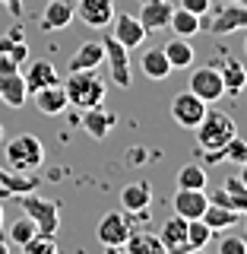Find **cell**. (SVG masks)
<instances>
[{"label": "cell", "mask_w": 247, "mask_h": 254, "mask_svg": "<svg viewBox=\"0 0 247 254\" xmlns=\"http://www.w3.org/2000/svg\"><path fill=\"white\" fill-rule=\"evenodd\" d=\"M22 251H26V254H54V251H57V242H54V235L35 232L26 245H22Z\"/></svg>", "instance_id": "obj_35"}, {"label": "cell", "mask_w": 247, "mask_h": 254, "mask_svg": "<svg viewBox=\"0 0 247 254\" xmlns=\"http://www.w3.org/2000/svg\"><path fill=\"white\" fill-rule=\"evenodd\" d=\"M244 216H247V213H244ZM244 226H247V219H244ZM244 238H247V229H244Z\"/></svg>", "instance_id": "obj_43"}, {"label": "cell", "mask_w": 247, "mask_h": 254, "mask_svg": "<svg viewBox=\"0 0 247 254\" xmlns=\"http://www.w3.org/2000/svg\"><path fill=\"white\" fill-rule=\"evenodd\" d=\"M181 6L190 10V13H197V16H206L209 6H212V0H181Z\"/></svg>", "instance_id": "obj_37"}, {"label": "cell", "mask_w": 247, "mask_h": 254, "mask_svg": "<svg viewBox=\"0 0 247 254\" xmlns=\"http://www.w3.org/2000/svg\"><path fill=\"white\" fill-rule=\"evenodd\" d=\"M6 73H19V64L10 54H0V76H6Z\"/></svg>", "instance_id": "obj_38"}, {"label": "cell", "mask_w": 247, "mask_h": 254, "mask_svg": "<svg viewBox=\"0 0 247 254\" xmlns=\"http://www.w3.org/2000/svg\"><path fill=\"white\" fill-rule=\"evenodd\" d=\"M244 70H247V67H244Z\"/></svg>", "instance_id": "obj_47"}, {"label": "cell", "mask_w": 247, "mask_h": 254, "mask_svg": "<svg viewBox=\"0 0 247 254\" xmlns=\"http://www.w3.org/2000/svg\"><path fill=\"white\" fill-rule=\"evenodd\" d=\"M124 251L127 254H165L158 235L143 232V229H140V232H137V229H130V235H127V242H124Z\"/></svg>", "instance_id": "obj_28"}, {"label": "cell", "mask_w": 247, "mask_h": 254, "mask_svg": "<svg viewBox=\"0 0 247 254\" xmlns=\"http://www.w3.org/2000/svg\"><path fill=\"white\" fill-rule=\"evenodd\" d=\"M130 229H133V226H130V219H127L124 213L111 210V213H105V216H101L99 229H95V235H99V242L105 245L108 251H117V248H124Z\"/></svg>", "instance_id": "obj_8"}, {"label": "cell", "mask_w": 247, "mask_h": 254, "mask_svg": "<svg viewBox=\"0 0 247 254\" xmlns=\"http://www.w3.org/2000/svg\"><path fill=\"white\" fill-rule=\"evenodd\" d=\"M174 6L168 0H140V22L146 26V32H162L168 29Z\"/></svg>", "instance_id": "obj_16"}, {"label": "cell", "mask_w": 247, "mask_h": 254, "mask_svg": "<svg viewBox=\"0 0 247 254\" xmlns=\"http://www.w3.org/2000/svg\"><path fill=\"white\" fill-rule=\"evenodd\" d=\"M140 70L149 79H155V83L171 76V64H168V58H165L162 48H146V51L140 54Z\"/></svg>", "instance_id": "obj_23"}, {"label": "cell", "mask_w": 247, "mask_h": 254, "mask_svg": "<svg viewBox=\"0 0 247 254\" xmlns=\"http://www.w3.org/2000/svg\"><path fill=\"white\" fill-rule=\"evenodd\" d=\"M73 16H76V6L70 3V0H48V6L42 13V29L45 32H60L73 22Z\"/></svg>", "instance_id": "obj_18"}, {"label": "cell", "mask_w": 247, "mask_h": 254, "mask_svg": "<svg viewBox=\"0 0 247 254\" xmlns=\"http://www.w3.org/2000/svg\"><path fill=\"white\" fill-rule=\"evenodd\" d=\"M101 61H105V48H101V42H83L73 51L67 70H99Z\"/></svg>", "instance_id": "obj_22"}, {"label": "cell", "mask_w": 247, "mask_h": 254, "mask_svg": "<svg viewBox=\"0 0 247 254\" xmlns=\"http://www.w3.org/2000/svg\"><path fill=\"white\" fill-rule=\"evenodd\" d=\"M158 242H162L165 251L171 254H184L187 251V219L184 216H168L162 222V229H158Z\"/></svg>", "instance_id": "obj_14"}, {"label": "cell", "mask_w": 247, "mask_h": 254, "mask_svg": "<svg viewBox=\"0 0 247 254\" xmlns=\"http://www.w3.org/2000/svg\"><path fill=\"white\" fill-rule=\"evenodd\" d=\"M22 79H26V89H29V95H32V92L45 89V86L60 83V73H57V67H54L51 61H32Z\"/></svg>", "instance_id": "obj_19"}, {"label": "cell", "mask_w": 247, "mask_h": 254, "mask_svg": "<svg viewBox=\"0 0 247 254\" xmlns=\"http://www.w3.org/2000/svg\"><path fill=\"white\" fill-rule=\"evenodd\" d=\"M3 156L13 172H38L45 165V143L35 133H19L6 143Z\"/></svg>", "instance_id": "obj_3"}, {"label": "cell", "mask_w": 247, "mask_h": 254, "mask_svg": "<svg viewBox=\"0 0 247 254\" xmlns=\"http://www.w3.org/2000/svg\"><path fill=\"white\" fill-rule=\"evenodd\" d=\"M6 251H13V245H10V238L0 235V254H6Z\"/></svg>", "instance_id": "obj_40"}, {"label": "cell", "mask_w": 247, "mask_h": 254, "mask_svg": "<svg viewBox=\"0 0 247 254\" xmlns=\"http://www.w3.org/2000/svg\"><path fill=\"white\" fill-rule=\"evenodd\" d=\"M200 219L212 229V235H216V232H225V229H232L235 222H241V213L228 210V206H219V203H209V206L203 210Z\"/></svg>", "instance_id": "obj_27"}, {"label": "cell", "mask_w": 247, "mask_h": 254, "mask_svg": "<svg viewBox=\"0 0 247 254\" xmlns=\"http://www.w3.org/2000/svg\"><path fill=\"white\" fill-rule=\"evenodd\" d=\"M146 35H149V32H146V26H143L137 16L121 13V16L114 19V35H111V38H114V42H121V45L127 48V51L140 48L143 42H146Z\"/></svg>", "instance_id": "obj_13"}, {"label": "cell", "mask_w": 247, "mask_h": 254, "mask_svg": "<svg viewBox=\"0 0 247 254\" xmlns=\"http://www.w3.org/2000/svg\"><path fill=\"white\" fill-rule=\"evenodd\" d=\"M162 51H165V58H168L171 70H187L190 64H194V58H197V51H194V45H190V38H181V35H174L171 42L162 48Z\"/></svg>", "instance_id": "obj_24"}, {"label": "cell", "mask_w": 247, "mask_h": 254, "mask_svg": "<svg viewBox=\"0 0 247 254\" xmlns=\"http://www.w3.org/2000/svg\"><path fill=\"white\" fill-rule=\"evenodd\" d=\"M178 188H206V169L197 162H187L178 169Z\"/></svg>", "instance_id": "obj_32"}, {"label": "cell", "mask_w": 247, "mask_h": 254, "mask_svg": "<svg viewBox=\"0 0 247 254\" xmlns=\"http://www.w3.org/2000/svg\"><path fill=\"white\" fill-rule=\"evenodd\" d=\"M35 95V105L42 115H63V111L70 108L67 102V92H63V83H54V86H45V89L32 92Z\"/></svg>", "instance_id": "obj_20"}, {"label": "cell", "mask_w": 247, "mask_h": 254, "mask_svg": "<svg viewBox=\"0 0 247 254\" xmlns=\"http://www.w3.org/2000/svg\"><path fill=\"white\" fill-rule=\"evenodd\" d=\"M168 29L174 32V35H181V38H194L197 32L203 29V16H197V13L184 10V6H178V10H171Z\"/></svg>", "instance_id": "obj_26"}, {"label": "cell", "mask_w": 247, "mask_h": 254, "mask_svg": "<svg viewBox=\"0 0 247 254\" xmlns=\"http://www.w3.org/2000/svg\"><path fill=\"white\" fill-rule=\"evenodd\" d=\"M0 3L10 10V16H22V0H0Z\"/></svg>", "instance_id": "obj_39"}, {"label": "cell", "mask_w": 247, "mask_h": 254, "mask_svg": "<svg viewBox=\"0 0 247 254\" xmlns=\"http://www.w3.org/2000/svg\"><path fill=\"white\" fill-rule=\"evenodd\" d=\"M206 108H209V105H206L200 95H194L190 89L178 92V95L171 99V118H174V124L184 127V130H194V127L203 121Z\"/></svg>", "instance_id": "obj_7"}, {"label": "cell", "mask_w": 247, "mask_h": 254, "mask_svg": "<svg viewBox=\"0 0 247 254\" xmlns=\"http://www.w3.org/2000/svg\"><path fill=\"white\" fill-rule=\"evenodd\" d=\"M105 79H101L95 70H67V79H63V92H67L70 108H95L105 102Z\"/></svg>", "instance_id": "obj_1"}, {"label": "cell", "mask_w": 247, "mask_h": 254, "mask_svg": "<svg viewBox=\"0 0 247 254\" xmlns=\"http://www.w3.org/2000/svg\"><path fill=\"white\" fill-rule=\"evenodd\" d=\"M203 29L212 32V35H232V32L247 29V3H238V0H222V3L203 16Z\"/></svg>", "instance_id": "obj_5"}, {"label": "cell", "mask_w": 247, "mask_h": 254, "mask_svg": "<svg viewBox=\"0 0 247 254\" xmlns=\"http://www.w3.org/2000/svg\"><path fill=\"white\" fill-rule=\"evenodd\" d=\"M42 178L35 172H13V169H0V197H16V194H29L38 190Z\"/></svg>", "instance_id": "obj_15"}, {"label": "cell", "mask_w": 247, "mask_h": 254, "mask_svg": "<svg viewBox=\"0 0 247 254\" xmlns=\"http://www.w3.org/2000/svg\"><path fill=\"white\" fill-rule=\"evenodd\" d=\"M194 130H197V143H200L206 153H216V149H222L238 133V124L232 121V115H225V111L206 108L203 121L197 124Z\"/></svg>", "instance_id": "obj_2"}, {"label": "cell", "mask_w": 247, "mask_h": 254, "mask_svg": "<svg viewBox=\"0 0 247 254\" xmlns=\"http://www.w3.org/2000/svg\"><path fill=\"white\" fill-rule=\"evenodd\" d=\"M0 54H10L16 64H22V61L29 58V45H26V38H22V29L19 26L10 29L3 38H0Z\"/></svg>", "instance_id": "obj_29"}, {"label": "cell", "mask_w": 247, "mask_h": 254, "mask_svg": "<svg viewBox=\"0 0 247 254\" xmlns=\"http://www.w3.org/2000/svg\"><path fill=\"white\" fill-rule=\"evenodd\" d=\"M35 232H38V226H35V222H32V219L26 216V213H22V216H19V219H16L13 226H10V235H6V238H10V245L22 248V245H26V242H29V238L35 235Z\"/></svg>", "instance_id": "obj_33"}, {"label": "cell", "mask_w": 247, "mask_h": 254, "mask_svg": "<svg viewBox=\"0 0 247 254\" xmlns=\"http://www.w3.org/2000/svg\"><path fill=\"white\" fill-rule=\"evenodd\" d=\"M0 140H3V124H0Z\"/></svg>", "instance_id": "obj_44"}, {"label": "cell", "mask_w": 247, "mask_h": 254, "mask_svg": "<svg viewBox=\"0 0 247 254\" xmlns=\"http://www.w3.org/2000/svg\"><path fill=\"white\" fill-rule=\"evenodd\" d=\"M212 242V229L203 219H187V251H200Z\"/></svg>", "instance_id": "obj_30"}, {"label": "cell", "mask_w": 247, "mask_h": 254, "mask_svg": "<svg viewBox=\"0 0 247 254\" xmlns=\"http://www.w3.org/2000/svg\"><path fill=\"white\" fill-rule=\"evenodd\" d=\"M247 159V140L244 137H235L225 143V146H222V162H235V165H241Z\"/></svg>", "instance_id": "obj_34"}, {"label": "cell", "mask_w": 247, "mask_h": 254, "mask_svg": "<svg viewBox=\"0 0 247 254\" xmlns=\"http://www.w3.org/2000/svg\"><path fill=\"white\" fill-rule=\"evenodd\" d=\"M114 124H117V118L111 115V111H105L101 105L86 108L83 115H79V127H83V130L89 133V137H95V140H105Z\"/></svg>", "instance_id": "obj_17"}, {"label": "cell", "mask_w": 247, "mask_h": 254, "mask_svg": "<svg viewBox=\"0 0 247 254\" xmlns=\"http://www.w3.org/2000/svg\"><path fill=\"white\" fill-rule=\"evenodd\" d=\"M238 3H247V0H238Z\"/></svg>", "instance_id": "obj_46"}, {"label": "cell", "mask_w": 247, "mask_h": 254, "mask_svg": "<svg viewBox=\"0 0 247 254\" xmlns=\"http://www.w3.org/2000/svg\"><path fill=\"white\" fill-rule=\"evenodd\" d=\"M171 206L178 216L184 219H200L203 210L209 206V197H206V188H178L171 197Z\"/></svg>", "instance_id": "obj_10"}, {"label": "cell", "mask_w": 247, "mask_h": 254, "mask_svg": "<svg viewBox=\"0 0 247 254\" xmlns=\"http://www.w3.org/2000/svg\"><path fill=\"white\" fill-rule=\"evenodd\" d=\"M76 16L92 29H105L114 19V0H76Z\"/></svg>", "instance_id": "obj_12"}, {"label": "cell", "mask_w": 247, "mask_h": 254, "mask_svg": "<svg viewBox=\"0 0 247 254\" xmlns=\"http://www.w3.org/2000/svg\"><path fill=\"white\" fill-rule=\"evenodd\" d=\"M244 51H247V38H244Z\"/></svg>", "instance_id": "obj_45"}, {"label": "cell", "mask_w": 247, "mask_h": 254, "mask_svg": "<svg viewBox=\"0 0 247 254\" xmlns=\"http://www.w3.org/2000/svg\"><path fill=\"white\" fill-rule=\"evenodd\" d=\"M121 206L133 216H149V206H152V185L146 178H137L130 185H124L121 190Z\"/></svg>", "instance_id": "obj_11"}, {"label": "cell", "mask_w": 247, "mask_h": 254, "mask_svg": "<svg viewBox=\"0 0 247 254\" xmlns=\"http://www.w3.org/2000/svg\"><path fill=\"white\" fill-rule=\"evenodd\" d=\"M0 226H3V206H0Z\"/></svg>", "instance_id": "obj_42"}, {"label": "cell", "mask_w": 247, "mask_h": 254, "mask_svg": "<svg viewBox=\"0 0 247 254\" xmlns=\"http://www.w3.org/2000/svg\"><path fill=\"white\" fill-rule=\"evenodd\" d=\"M219 73H222V86H225V95H241L247 86V70L241 67V61L225 58L219 64Z\"/></svg>", "instance_id": "obj_25"}, {"label": "cell", "mask_w": 247, "mask_h": 254, "mask_svg": "<svg viewBox=\"0 0 247 254\" xmlns=\"http://www.w3.org/2000/svg\"><path fill=\"white\" fill-rule=\"evenodd\" d=\"M187 89L194 95H200L206 105H209V102H219L222 95H225L219 67H216V64H203V67H197L194 73H190V79H187Z\"/></svg>", "instance_id": "obj_6"}, {"label": "cell", "mask_w": 247, "mask_h": 254, "mask_svg": "<svg viewBox=\"0 0 247 254\" xmlns=\"http://www.w3.org/2000/svg\"><path fill=\"white\" fill-rule=\"evenodd\" d=\"M101 48H105V61L111 67V79H114V86L127 89V86L133 83V76H130V51H127L121 42H114L111 35L101 38Z\"/></svg>", "instance_id": "obj_9"}, {"label": "cell", "mask_w": 247, "mask_h": 254, "mask_svg": "<svg viewBox=\"0 0 247 254\" xmlns=\"http://www.w3.org/2000/svg\"><path fill=\"white\" fill-rule=\"evenodd\" d=\"M238 178H241L244 185H247V159H244V162H241V175H238Z\"/></svg>", "instance_id": "obj_41"}, {"label": "cell", "mask_w": 247, "mask_h": 254, "mask_svg": "<svg viewBox=\"0 0 247 254\" xmlns=\"http://www.w3.org/2000/svg\"><path fill=\"white\" fill-rule=\"evenodd\" d=\"M228 190V206H232L235 213H247V185L238 175H228L225 178V185H222Z\"/></svg>", "instance_id": "obj_31"}, {"label": "cell", "mask_w": 247, "mask_h": 254, "mask_svg": "<svg viewBox=\"0 0 247 254\" xmlns=\"http://www.w3.org/2000/svg\"><path fill=\"white\" fill-rule=\"evenodd\" d=\"M29 99V89H26V79L22 73H6L0 76V102L10 108H22Z\"/></svg>", "instance_id": "obj_21"}, {"label": "cell", "mask_w": 247, "mask_h": 254, "mask_svg": "<svg viewBox=\"0 0 247 254\" xmlns=\"http://www.w3.org/2000/svg\"><path fill=\"white\" fill-rule=\"evenodd\" d=\"M219 254H247V238L244 235H225V238H219Z\"/></svg>", "instance_id": "obj_36"}, {"label": "cell", "mask_w": 247, "mask_h": 254, "mask_svg": "<svg viewBox=\"0 0 247 254\" xmlns=\"http://www.w3.org/2000/svg\"><path fill=\"white\" fill-rule=\"evenodd\" d=\"M13 200L22 206V213L35 222L42 235H57V226H60V203L57 200H48V197L35 194V190H29V194H16Z\"/></svg>", "instance_id": "obj_4"}]
</instances>
